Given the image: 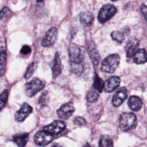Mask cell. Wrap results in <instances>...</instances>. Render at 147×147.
Segmentation results:
<instances>
[{"label": "cell", "mask_w": 147, "mask_h": 147, "mask_svg": "<svg viewBox=\"0 0 147 147\" xmlns=\"http://www.w3.org/2000/svg\"><path fill=\"white\" fill-rule=\"evenodd\" d=\"M79 20L82 25L84 26H89L92 23L94 20V16L92 13L89 11L82 12L79 15Z\"/></svg>", "instance_id": "cell-18"}, {"label": "cell", "mask_w": 147, "mask_h": 147, "mask_svg": "<svg viewBox=\"0 0 147 147\" xmlns=\"http://www.w3.org/2000/svg\"><path fill=\"white\" fill-rule=\"evenodd\" d=\"M52 77L53 79L57 78L61 73L62 71L61 66V61L60 59V55L58 52H56L55 54L54 59L52 65Z\"/></svg>", "instance_id": "cell-14"}, {"label": "cell", "mask_w": 147, "mask_h": 147, "mask_svg": "<svg viewBox=\"0 0 147 147\" xmlns=\"http://www.w3.org/2000/svg\"><path fill=\"white\" fill-rule=\"evenodd\" d=\"M138 45V40L136 38L130 40L126 45L125 51L127 57H131L136 51Z\"/></svg>", "instance_id": "cell-17"}, {"label": "cell", "mask_w": 147, "mask_h": 147, "mask_svg": "<svg viewBox=\"0 0 147 147\" xmlns=\"http://www.w3.org/2000/svg\"><path fill=\"white\" fill-rule=\"evenodd\" d=\"M20 52L22 55H27L31 52V48L29 45H25L21 48L20 50Z\"/></svg>", "instance_id": "cell-30"}, {"label": "cell", "mask_w": 147, "mask_h": 147, "mask_svg": "<svg viewBox=\"0 0 147 147\" xmlns=\"http://www.w3.org/2000/svg\"><path fill=\"white\" fill-rule=\"evenodd\" d=\"M68 57L72 71L80 75L83 69L82 64L84 60V53L78 46L71 44L68 49Z\"/></svg>", "instance_id": "cell-1"}, {"label": "cell", "mask_w": 147, "mask_h": 147, "mask_svg": "<svg viewBox=\"0 0 147 147\" xmlns=\"http://www.w3.org/2000/svg\"><path fill=\"white\" fill-rule=\"evenodd\" d=\"M99 147H113V142L109 137L102 136L99 141Z\"/></svg>", "instance_id": "cell-22"}, {"label": "cell", "mask_w": 147, "mask_h": 147, "mask_svg": "<svg viewBox=\"0 0 147 147\" xmlns=\"http://www.w3.org/2000/svg\"><path fill=\"white\" fill-rule=\"evenodd\" d=\"M36 67V64L34 63H32L28 68L25 74V78L26 79H29L32 76L33 74L34 73L35 71V68Z\"/></svg>", "instance_id": "cell-26"}, {"label": "cell", "mask_w": 147, "mask_h": 147, "mask_svg": "<svg viewBox=\"0 0 147 147\" xmlns=\"http://www.w3.org/2000/svg\"><path fill=\"white\" fill-rule=\"evenodd\" d=\"M82 147H93L92 146H91L89 143L88 142H86Z\"/></svg>", "instance_id": "cell-34"}, {"label": "cell", "mask_w": 147, "mask_h": 147, "mask_svg": "<svg viewBox=\"0 0 147 147\" xmlns=\"http://www.w3.org/2000/svg\"><path fill=\"white\" fill-rule=\"evenodd\" d=\"M5 72V69L4 68L2 65H0V77H1Z\"/></svg>", "instance_id": "cell-32"}, {"label": "cell", "mask_w": 147, "mask_h": 147, "mask_svg": "<svg viewBox=\"0 0 147 147\" xmlns=\"http://www.w3.org/2000/svg\"><path fill=\"white\" fill-rule=\"evenodd\" d=\"M111 37L113 40L119 44L122 43L125 39V32L120 30L113 31L111 33Z\"/></svg>", "instance_id": "cell-21"}, {"label": "cell", "mask_w": 147, "mask_h": 147, "mask_svg": "<svg viewBox=\"0 0 147 147\" xmlns=\"http://www.w3.org/2000/svg\"><path fill=\"white\" fill-rule=\"evenodd\" d=\"M45 86V82L37 78H34L25 85V92L27 96L32 97L41 91Z\"/></svg>", "instance_id": "cell-4"}, {"label": "cell", "mask_w": 147, "mask_h": 147, "mask_svg": "<svg viewBox=\"0 0 147 147\" xmlns=\"http://www.w3.org/2000/svg\"><path fill=\"white\" fill-rule=\"evenodd\" d=\"M105 86V82L99 76V75L95 73L94 82H93V89L96 90L98 92H102Z\"/></svg>", "instance_id": "cell-20"}, {"label": "cell", "mask_w": 147, "mask_h": 147, "mask_svg": "<svg viewBox=\"0 0 147 147\" xmlns=\"http://www.w3.org/2000/svg\"><path fill=\"white\" fill-rule=\"evenodd\" d=\"M7 57V53L5 48L0 46V65H2L4 62L6 61Z\"/></svg>", "instance_id": "cell-27"}, {"label": "cell", "mask_w": 147, "mask_h": 147, "mask_svg": "<svg viewBox=\"0 0 147 147\" xmlns=\"http://www.w3.org/2000/svg\"><path fill=\"white\" fill-rule=\"evenodd\" d=\"M87 48L89 55L92 61V63L94 65L97 66L100 61V56L94 41H91L90 42H88Z\"/></svg>", "instance_id": "cell-12"}, {"label": "cell", "mask_w": 147, "mask_h": 147, "mask_svg": "<svg viewBox=\"0 0 147 147\" xmlns=\"http://www.w3.org/2000/svg\"><path fill=\"white\" fill-rule=\"evenodd\" d=\"M121 79L118 76H113L109 78L105 83V91L106 92H111L117 88L120 84Z\"/></svg>", "instance_id": "cell-13"}, {"label": "cell", "mask_w": 147, "mask_h": 147, "mask_svg": "<svg viewBox=\"0 0 147 147\" xmlns=\"http://www.w3.org/2000/svg\"><path fill=\"white\" fill-rule=\"evenodd\" d=\"M11 14V10L7 7H3L0 10V20L7 17Z\"/></svg>", "instance_id": "cell-28"}, {"label": "cell", "mask_w": 147, "mask_h": 147, "mask_svg": "<svg viewBox=\"0 0 147 147\" xmlns=\"http://www.w3.org/2000/svg\"><path fill=\"white\" fill-rule=\"evenodd\" d=\"M127 96V91L125 87L119 88L114 95L112 99V103L115 107H118L122 104Z\"/></svg>", "instance_id": "cell-11"}, {"label": "cell", "mask_w": 147, "mask_h": 147, "mask_svg": "<svg viewBox=\"0 0 147 147\" xmlns=\"http://www.w3.org/2000/svg\"><path fill=\"white\" fill-rule=\"evenodd\" d=\"M117 8L111 4H106L100 8L98 15V20L101 24H104L111 19L117 13Z\"/></svg>", "instance_id": "cell-5"}, {"label": "cell", "mask_w": 147, "mask_h": 147, "mask_svg": "<svg viewBox=\"0 0 147 147\" xmlns=\"http://www.w3.org/2000/svg\"><path fill=\"white\" fill-rule=\"evenodd\" d=\"M127 105L131 110L136 111L140 110L142 107V102L139 96L131 95L129 98Z\"/></svg>", "instance_id": "cell-16"}, {"label": "cell", "mask_w": 147, "mask_h": 147, "mask_svg": "<svg viewBox=\"0 0 147 147\" xmlns=\"http://www.w3.org/2000/svg\"><path fill=\"white\" fill-rule=\"evenodd\" d=\"M9 95V92L7 90H5L0 94V111L4 108L6 105Z\"/></svg>", "instance_id": "cell-24"}, {"label": "cell", "mask_w": 147, "mask_h": 147, "mask_svg": "<svg viewBox=\"0 0 147 147\" xmlns=\"http://www.w3.org/2000/svg\"><path fill=\"white\" fill-rule=\"evenodd\" d=\"M75 111V108L73 105L70 103H66L63 104L57 110V114L58 117L63 119H66L69 118Z\"/></svg>", "instance_id": "cell-10"}, {"label": "cell", "mask_w": 147, "mask_h": 147, "mask_svg": "<svg viewBox=\"0 0 147 147\" xmlns=\"http://www.w3.org/2000/svg\"><path fill=\"white\" fill-rule=\"evenodd\" d=\"M74 123L78 126H84L86 124V121L83 117H76L74 120Z\"/></svg>", "instance_id": "cell-29"}, {"label": "cell", "mask_w": 147, "mask_h": 147, "mask_svg": "<svg viewBox=\"0 0 147 147\" xmlns=\"http://www.w3.org/2000/svg\"><path fill=\"white\" fill-rule=\"evenodd\" d=\"M146 6L145 4H142L141 6V11L145 19L146 18Z\"/></svg>", "instance_id": "cell-31"}, {"label": "cell", "mask_w": 147, "mask_h": 147, "mask_svg": "<svg viewBox=\"0 0 147 147\" xmlns=\"http://www.w3.org/2000/svg\"><path fill=\"white\" fill-rule=\"evenodd\" d=\"M58 31L56 28L52 27L46 32L41 41V45L44 47H51L56 42Z\"/></svg>", "instance_id": "cell-7"}, {"label": "cell", "mask_w": 147, "mask_h": 147, "mask_svg": "<svg viewBox=\"0 0 147 147\" xmlns=\"http://www.w3.org/2000/svg\"><path fill=\"white\" fill-rule=\"evenodd\" d=\"M33 108L28 103H23L20 109L14 115L15 120L17 122H22L26 118L32 113Z\"/></svg>", "instance_id": "cell-9"}, {"label": "cell", "mask_w": 147, "mask_h": 147, "mask_svg": "<svg viewBox=\"0 0 147 147\" xmlns=\"http://www.w3.org/2000/svg\"><path fill=\"white\" fill-rule=\"evenodd\" d=\"M53 138V136L44 130H40L36 132L34 136V141L39 146H45L48 145L52 141Z\"/></svg>", "instance_id": "cell-8"}, {"label": "cell", "mask_w": 147, "mask_h": 147, "mask_svg": "<svg viewBox=\"0 0 147 147\" xmlns=\"http://www.w3.org/2000/svg\"><path fill=\"white\" fill-rule=\"evenodd\" d=\"M137 125V119L136 115L132 113H122L119 119V126L123 131H127L136 127Z\"/></svg>", "instance_id": "cell-2"}, {"label": "cell", "mask_w": 147, "mask_h": 147, "mask_svg": "<svg viewBox=\"0 0 147 147\" xmlns=\"http://www.w3.org/2000/svg\"><path fill=\"white\" fill-rule=\"evenodd\" d=\"M51 147H63V146L58 143H54L52 145V146Z\"/></svg>", "instance_id": "cell-33"}, {"label": "cell", "mask_w": 147, "mask_h": 147, "mask_svg": "<svg viewBox=\"0 0 147 147\" xmlns=\"http://www.w3.org/2000/svg\"><path fill=\"white\" fill-rule=\"evenodd\" d=\"M49 100L48 92V91H44L39 97L38 100V103L40 105L42 106H45Z\"/></svg>", "instance_id": "cell-25"}, {"label": "cell", "mask_w": 147, "mask_h": 147, "mask_svg": "<svg viewBox=\"0 0 147 147\" xmlns=\"http://www.w3.org/2000/svg\"><path fill=\"white\" fill-rule=\"evenodd\" d=\"M120 56L118 54H111L105 58L101 63V70L105 73H113L118 68Z\"/></svg>", "instance_id": "cell-3"}, {"label": "cell", "mask_w": 147, "mask_h": 147, "mask_svg": "<svg viewBox=\"0 0 147 147\" xmlns=\"http://www.w3.org/2000/svg\"><path fill=\"white\" fill-rule=\"evenodd\" d=\"M99 96V92L92 88L88 90L86 94V99L89 102H94L96 101Z\"/></svg>", "instance_id": "cell-23"}, {"label": "cell", "mask_w": 147, "mask_h": 147, "mask_svg": "<svg viewBox=\"0 0 147 147\" xmlns=\"http://www.w3.org/2000/svg\"><path fill=\"white\" fill-rule=\"evenodd\" d=\"M133 61L137 64H144L146 61V53L144 49H138L133 54Z\"/></svg>", "instance_id": "cell-19"}, {"label": "cell", "mask_w": 147, "mask_h": 147, "mask_svg": "<svg viewBox=\"0 0 147 147\" xmlns=\"http://www.w3.org/2000/svg\"><path fill=\"white\" fill-rule=\"evenodd\" d=\"M66 124L63 121L56 120L51 123L43 127V130L53 136L56 135L63 131L65 129Z\"/></svg>", "instance_id": "cell-6"}, {"label": "cell", "mask_w": 147, "mask_h": 147, "mask_svg": "<svg viewBox=\"0 0 147 147\" xmlns=\"http://www.w3.org/2000/svg\"><path fill=\"white\" fill-rule=\"evenodd\" d=\"M28 139L29 134L28 133H22L14 135L12 141L18 147H25L28 141Z\"/></svg>", "instance_id": "cell-15"}]
</instances>
